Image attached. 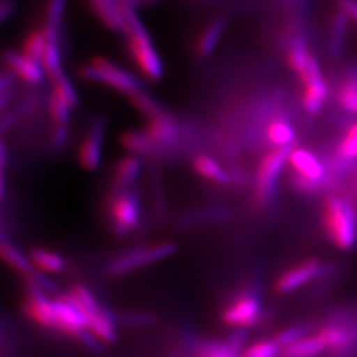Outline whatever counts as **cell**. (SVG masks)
<instances>
[{
  "label": "cell",
  "mask_w": 357,
  "mask_h": 357,
  "mask_svg": "<svg viewBox=\"0 0 357 357\" xmlns=\"http://www.w3.org/2000/svg\"><path fill=\"white\" fill-rule=\"evenodd\" d=\"M323 224L331 243L342 249L349 250L357 243V208L354 200L331 195L323 208Z\"/></svg>",
  "instance_id": "1"
},
{
  "label": "cell",
  "mask_w": 357,
  "mask_h": 357,
  "mask_svg": "<svg viewBox=\"0 0 357 357\" xmlns=\"http://www.w3.org/2000/svg\"><path fill=\"white\" fill-rule=\"evenodd\" d=\"M125 17V32L128 36V47L132 59L142 73L151 81H159L163 77V63L159 53L153 48V41L142 23L139 16L128 4H122Z\"/></svg>",
  "instance_id": "2"
},
{
  "label": "cell",
  "mask_w": 357,
  "mask_h": 357,
  "mask_svg": "<svg viewBox=\"0 0 357 357\" xmlns=\"http://www.w3.org/2000/svg\"><path fill=\"white\" fill-rule=\"evenodd\" d=\"M79 77L90 82L105 84L114 90H118L126 96H131L141 90L139 81L137 77L123 70L122 68L113 64L105 57H94L89 64L79 68Z\"/></svg>",
  "instance_id": "3"
},
{
  "label": "cell",
  "mask_w": 357,
  "mask_h": 357,
  "mask_svg": "<svg viewBox=\"0 0 357 357\" xmlns=\"http://www.w3.org/2000/svg\"><path fill=\"white\" fill-rule=\"evenodd\" d=\"M176 245L174 243H159L151 246L134 248L122 253L109 264L107 271L112 275H123L138 268H144L155 262H159L176 252Z\"/></svg>",
  "instance_id": "4"
},
{
  "label": "cell",
  "mask_w": 357,
  "mask_h": 357,
  "mask_svg": "<svg viewBox=\"0 0 357 357\" xmlns=\"http://www.w3.org/2000/svg\"><path fill=\"white\" fill-rule=\"evenodd\" d=\"M291 151L293 146L275 147L261 160L255 180V199L257 204H265L273 197L278 178L286 162H289Z\"/></svg>",
  "instance_id": "5"
},
{
  "label": "cell",
  "mask_w": 357,
  "mask_h": 357,
  "mask_svg": "<svg viewBox=\"0 0 357 357\" xmlns=\"http://www.w3.org/2000/svg\"><path fill=\"white\" fill-rule=\"evenodd\" d=\"M289 163L294 169L291 183L299 191L315 192L326 181L327 172L314 153L305 149H293Z\"/></svg>",
  "instance_id": "6"
},
{
  "label": "cell",
  "mask_w": 357,
  "mask_h": 357,
  "mask_svg": "<svg viewBox=\"0 0 357 357\" xmlns=\"http://www.w3.org/2000/svg\"><path fill=\"white\" fill-rule=\"evenodd\" d=\"M116 190L118 191L109 204L112 225L116 234H126L139 224L141 204L134 192L125 191L126 188Z\"/></svg>",
  "instance_id": "7"
},
{
  "label": "cell",
  "mask_w": 357,
  "mask_h": 357,
  "mask_svg": "<svg viewBox=\"0 0 357 357\" xmlns=\"http://www.w3.org/2000/svg\"><path fill=\"white\" fill-rule=\"evenodd\" d=\"M301 81L303 84L302 105L305 112L310 115L319 114L324 102L328 98L330 88L323 76L319 60L314 54H311L306 73L301 78Z\"/></svg>",
  "instance_id": "8"
},
{
  "label": "cell",
  "mask_w": 357,
  "mask_h": 357,
  "mask_svg": "<svg viewBox=\"0 0 357 357\" xmlns=\"http://www.w3.org/2000/svg\"><path fill=\"white\" fill-rule=\"evenodd\" d=\"M331 266L323 264L320 259L310 258L296 266L284 271L275 282V291L278 294L293 293L307 283L330 274Z\"/></svg>",
  "instance_id": "9"
},
{
  "label": "cell",
  "mask_w": 357,
  "mask_h": 357,
  "mask_svg": "<svg viewBox=\"0 0 357 357\" xmlns=\"http://www.w3.org/2000/svg\"><path fill=\"white\" fill-rule=\"evenodd\" d=\"M261 302L253 293H243L237 296L222 312V320L234 328L252 327L259 319Z\"/></svg>",
  "instance_id": "10"
},
{
  "label": "cell",
  "mask_w": 357,
  "mask_h": 357,
  "mask_svg": "<svg viewBox=\"0 0 357 357\" xmlns=\"http://www.w3.org/2000/svg\"><path fill=\"white\" fill-rule=\"evenodd\" d=\"M56 315V331H61L78 339L79 335L88 330V318L79 311L68 295L56 296L53 299Z\"/></svg>",
  "instance_id": "11"
},
{
  "label": "cell",
  "mask_w": 357,
  "mask_h": 357,
  "mask_svg": "<svg viewBox=\"0 0 357 357\" xmlns=\"http://www.w3.org/2000/svg\"><path fill=\"white\" fill-rule=\"evenodd\" d=\"M103 137H105V119H94L86 138L82 142L78 153V162L86 171H94L101 165L102 159Z\"/></svg>",
  "instance_id": "12"
},
{
  "label": "cell",
  "mask_w": 357,
  "mask_h": 357,
  "mask_svg": "<svg viewBox=\"0 0 357 357\" xmlns=\"http://www.w3.org/2000/svg\"><path fill=\"white\" fill-rule=\"evenodd\" d=\"M48 294L40 290L35 284L28 283V294H26L24 310L26 315L38 324L56 330V315L53 308V301H51Z\"/></svg>",
  "instance_id": "13"
},
{
  "label": "cell",
  "mask_w": 357,
  "mask_h": 357,
  "mask_svg": "<svg viewBox=\"0 0 357 357\" xmlns=\"http://www.w3.org/2000/svg\"><path fill=\"white\" fill-rule=\"evenodd\" d=\"M4 63L10 72L28 84H40L45 76V69L41 63L26 57L24 53L8 51L4 54Z\"/></svg>",
  "instance_id": "14"
},
{
  "label": "cell",
  "mask_w": 357,
  "mask_h": 357,
  "mask_svg": "<svg viewBox=\"0 0 357 357\" xmlns=\"http://www.w3.org/2000/svg\"><path fill=\"white\" fill-rule=\"evenodd\" d=\"M144 132L162 149L174 146L178 138V125L168 115L150 119V122L146 125Z\"/></svg>",
  "instance_id": "15"
},
{
  "label": "cell",
  "mask_w": 357,
  "mask_h": 357,
  "mask_svg": "<svg viewBox=\"0 0 357 357\" xmlns=\"http://www.w3.org/2000/svg\"><path fill=\"white\" fill-rule=\"evenodd\" d=\"M326 348L335 352H344L356 343L357 332L343 326H328L318 333Z\"/></svg>",
  "instance_id": "16"
},
{
  "label": "cell",
  "mask_w": 357,
  "mask_h": 357,
  "mask_svg": "<svg viewBox=\"0 0 357 357\" xmlns=\"http://www.w3.org/2000/svg\"><path fill=\"white\" fill-rule=\"evenodd\" d=\"M90 4L105 26L115 32H125L122 6L115 0H90Z\"/></svg>",
  "instance_id": "17"
},
{
  "label": "cell",
  "mask_w": 357,
  "mask_h": 357,
  "mask_svg": "<svg viewBox=\"0 0 357 357\" xmlns=\"http://www.w3.org/2000/svg\"><path fill=\"white\" fill-rule=\"evenodd\" d=\"M66 10V0H47L44 32L50 43L60 44V29Z\"/></svg>",
  "instance_id": "18"
},
{
  "label": "cell",
  "mask_w": 357,
  "mask_h": 357,
  "mask_svg": "<svg viewBox=\"0 0 357 357\" xmlns=\"http://www.w3.org/2000/svg\"><path fill=\"white\" fill-rule=\"evenodd\" d=\"M121 143L126 150L134 155L156 156L160 155L162 149L144 131H126L121 135Z\"/></svg>",
  "instance_id": "19"
},
{
  "label": "cell",
  "mask_w": 357,
  "mask_h": 357,
  "mask_svg": "<svg viewBox=\"0 0 357 357\" xmlns=\"http://www.w3.org/2000/svg\"><path fill=\"white\" fill-rule=\"evenodd\" d=\"M88 330L101 343L112 344L116 340L114 319L106 310H102V308H100L94 315L88 318Z\"/></svg>",
  "instance_id": "20"
},
{
  "label": "cell",
  "mask_w": 357,
  "mask_h": 357,
  "mask_svg": "<svg viewBox=\"0 0 357 357\" xmlns=\"http://www.w3.org/2000/svg\"><path fill=\"white\" fill-rule=\"evenodd\" d=\"M142 162L138 155H128L122 158L114 171V184L116 188H128L141 174Z\"/></svg>",
  "instance_id": "21"
},
{
  "label": "cell",
  "mask_w": 357,
  "mask_h": 357,
  "mask_svg": "<svg viewBox=\"0 0 357 357\" xmlns=\"http://www.w3.org/2000/svg\"><path fill=\"white\" fill-rule=\"evenodd\" d=\"M224 32H225V22L222 19H217L212 23H209L202 32L200 38H197L196 53L200 57L211 56L216 50L218 41L222 38Z\"/></svg>",
  "instance_id": "22"
},
{
  "label": "cell",
  "mask_w": 357,
  "mask_h": 357,
  "mask_svg": "<svg viewBox=\"0 0 357 357\" xmlns=\"http://www.w3.org/2000/svg\"><path fill=\"white\" fill-rule=\"evenodd\" d=\"M326 349V345L321 342L319 335L317 336H305L287 345L282 351V357H315Z\"/></svg>",
  "instance_id": "23"
},
{
  "label": "cell",
  "mask_w": 357,
  "mask_h": 357,
  "mask_svg": "<svg viewBox=\"0 0 357 357\" xmlns=\"http://www.w3.org/2000/svg\"><path fill=\"white\" fill-rule=\"evenodd\" d=\"M289 65L293 69L294 73H296V76L299 77V79L305 76L306 73L307 66L311 59V53L308 52L307 47V40L305 36H296L294 38L290 50H289Z\"/></svg>",
  "instance_id": "24"
},
{
  "label": "cell",
  "mask_w": 357,
  "mask_h": 357,
  "mask_svg": "<svg viewBox=\"0 0 357 357\" xmlns=\"http://www.w3.org/2000/svg\"><path fill=\"white\" fill-rule=\"evenodd\" d=\"M339 105L345 112L357 115V69H349L337 93Z\"/></svg>",
  "instance_id": "25"
},
{
  "label": "cell",
  "mask_w": 357,
  "mask_h": 357,
  "mask_svg": "<svg viewBox=\"0 0 357 357\" xmlns=\"http://www.w3.org/2000/svg\"><path fill=\"white\" fill-rule=\"evenodd\" d=\"M193 166L199 175H202L203 178H208L213 183L221 184V185H227L231 183L229 174L227 171H224L212 158H209L206 155H199L195 159Z\"/></svg>",
  "instance_id": "26"
},
{
  "label": "cell",
  "mask_w": 357,
  "mask_h": 357,
  "mask_svg": "<svg viewBox=\"0 0 357 357\" xmlns=\"http://www.w3.org/2000/svg\"><path fill=\"white\" fill-rule=\"evenodd\" d=\"M266 137L274 147L291 146L295 141V130L287 121L278 118L268 123Z\"/></svg>",
  "instance_id": "27"
},
{
  "label": "cell",
  "mask_w": 357,
  "mask_h": 357,
  "mask_svg": "<svg viewBox=\"0 0 357 357\" xmlns=\"http://www.w3.org/2000/svg\"><path fill=\"white\" fill-rule=\"evenodd\" d=\"M1 257L16 273L24 275L26 278L35 271V265L32 264V261H29L31 258H26V255L11 243H1Z\"/></svg>",
  "instance_id": "28"
},
{
  "label": "cell",
  "mask_w": 357,
  "mask_h": 357,
  "mask_svg": "<svg viewBox=\"0 0 357 357\" xmlns=\"http://www.w3.org/2000/svg\"><path fill=\"white\" fill-rule=\"evenodd\" d=\"M29 258L36 268H41L47 273H60L66 266V262L61 255L43 248L33 249Z\"/></svg>",
  "instance_id": "29"
},
{
  "label": "cell",
  "mask_w": 357,
  "mask_h": 357,
  "mask_svg": "<svg viewBox=\"0 0 357 357\" xmlns=\"http://www.w3.org/2000/svg\"><path fill=\"white\" fill-rule=\"evenodd\" d=\"M72 302L76 305L79 311L86 317L90 318L91 315H94L101 307L98 306L96 298L93 296V294L89 290L82 286V284H73L69 290V293L66 294Z\"/></svg>",
  "instance_id": "30"
},
{
  "label": "cell",
  "mask_w": 357,
  "mask_h": 357,
  "mask_svg": "<svg viewBox=\"0 0 357 357\" xmlns=\"http://www.w3.org/2000/svg\"><path fill=\"white\" fill-rule=\"evenodd\" d=\"M130 101L141 112L142 114L146 115L150 119H156V118H162V116L168 115L156 100H153L151 96L146 94L142 90H138L134 94H131Z\"/></svg>",
  "instance_id": "31"
},
{
  "label": "cell",
  "mask_w": 357,
  "mask_h": 357,
  "mask_svg": "<svg viewBox=\"0 0 357 357\" xmlns=\"http://www.w3.org/2000/svg\"><path fill=\"white\" fill-rule=\"evenodd\" d=\"M48 38L44 32V29H36L32 31L26 40H24V45H23V53L26 57L41 63L45 50L48 47Z\"/></svg>",
  "instance_id": "32"
},
{
  "label": "cell",
  "mask_w": 357,
  "mask_h": 357,
  "mask_svg": "<svg viewBox=\"0 0 357 357\" xmlns=\"http://www.w3.org/2000/svg\"><path fill=\"white\" fill-rule=\"evenodd\" d=\"M348 15L339 8L335 16H333V23H332L331 33V52L333 56L340 54L343 44H344L345 33L348 28Z\"/></svg>",
  "instance_id": "33"
},
{
  "label": "cell",
  "mask_w": 357,
  "mask_h": 357,
  "mask_svg": "<svg viewBox=\"0 0 357 357\" xmlns=\"http://www.w3.org/2000/svg\"><path fill=\"white\" fill-rule=\"evenodd\" d=\"M53 81V91L59 94L63 100L70 105V107H77L79 103L78 93L75 89L72 81L65 75L64 70L56 76L51 77Z\"/></svg>",
  "instance_id": "34"
},
{
  "label": "cell",
  "mask_w": 357,
  "mask_h": 357,
  "mask_svg": "<svg viewBox=\"0 0 357 357\" xmlns=\"http://www.w3.org/2000/svg\"><path fill=\"white\" fill-rule=\"evenodd\" d=\"M243 345V335L231 337L227 343L209 345L202 357H238L240 348Z\"/></svg>",
  "instance_id": "35"
},
{
  "label": "cell",
  "mask_w": 357,
  "mask_h": 357,
  "mask_svg": "<svg viewBox=\"0 0 357 357\" xmlns=\"http://www.w3.org/2000/svg\"><path fill=\"white\" fill-rule=\"evenodd\" d=\"M337 158L343 162H354L357 159V123L349 126L344 138L337 147Z\"/></svg>",
  "instance_id": "36"
},
{
  "label": "cell",
  "mask_w": 357,
  "mask_h": 357,
  "mask_svg": "<svg viewBox=\"0 0 357 357\" xmlns=\"http://www.w3.org/2000/svg\"><path fill=\"white\" fill-rule=\"evenodd\" d=\"M70 105L54 91L50 98V113L56 126H66L70 119Z\"/></svg>",
  "instance_id": "37"
},
{
  "label": "cell",
  "mask_w": 357,
  "mask_h": 357,
  "mask_svg": "<svg viewBox=\"0 0 357 357\" xmlns=\"http://www.w3.org/2000/svg\"><path fill=\"white\" fill-rule=\"evenodd\" d=\"M41 64L44 66L45 72L51 77L56 76L64 70L61 66V52L59 44L48 43Z\"/></svg>",
  "instance_id": "38"
},
{
  "label": "cell",
  "mask_w": 357,
  "mask_h": 357,
  "mask_svg": "<svg viewBox=\"0 0 357 357\" xmlns=\"http://www.w3.org/2000/svg\"><path fill=\"white\" fill-rule=\"evenodd\" d=\"M280 345L275 340H262L250 345L243 357H275L280 352Z\"/></svg>",
  "instance_id": "39"
},
{
  "label": "cell",
  "mask_w": 357,
  "mask_h": 357,
  "mask_svg": "<svg viewBox=\"0 0 357 357\" xmlns=\"http://www.w3.org/2000/svg\"><path fill=\"white\" fill-rule=\"evenodd\" d=\"M307 331H308V326L307 324H298V326H294V327L286 328V330L280 332L274 340L278 343L281 348H284L287 345L293 344L295 342H298L299 339L305 337Z\"/></svg>",
  "instance_id": "40"
},
{
  "label": "cell",
  "mask_w": 357,
  "mask_h": 357,
  "mask_svg": "<svg viewBox=\"0 0 357 357\" xmlns=\"http://www.w3.org/2000/svg\"><path fill=\"white\" fill-rule=\"evenodd\" d=\"M26 282L35 284L36 287H38L40 290H43L45 294H53V295H56V294L59 293L56 284H54L50 278H47V277L38 274L36 271H33L29 277H26Z\"/></svg>",
  "instance_id": "41"
},
{
  "label": "cell",
  "mask_w": 357,
  "mask_h": 357,
  "mask_svg": "<svg viewBox=\"0 0 357 357\" xmlns=\"http://www.w3.org/2000/svg\"><path fill=\"white\" fill-rule=\"evenodd\" d=\"M339 8H342L348 17L354 19L357 23V0H336Z\"/></svg>",
  "instance_id": "42"
},
{
  "label": "cell",
  "mask_w": 357,
  "mask_h": 357,
  "mask_svg": "<svg viewBox=\"0 0 357 357\" xmlns=\"http://www.w3.org/2000/svg\"><path fill=\"white\" fill-rule=\"evenodd\" d=\"M68 139V128L66 126H56L53 131V146L56 149H60L65 144Z\"/></svg>",
  "instance_id": "43"
},
{
  "label": "cell",
  "mask_w": 357,
  "mask_h": 357,
  "mask_svg": "<svg viewBox=\"0 0 357 357\" xmlns=\"http://www.w3.org/2000/svg\"><path fill=\"white\" fill-rule=\"evenodd\" d=\"M15 11V3L13 0H1V7H0V13H1V20L6 22Z\"/></svg>",
  "instance_id": "44"
},
{
  "label": "cell",
  "mask_w": 357,
  "mask_h": 357,
  "mask_svg": "<svg viewBox=\"0 0 357 357\" xmlns=\"http://www.w3.org/2000/svg\"><path fill=\"white\" fill-rule=\"evenodd\" d=\"M352 200H354V203L356 205L357 208V171L356 174H355V178H354V187H352Z\"/></svg>",
  "instance_id": "45"
}]
</instances>
